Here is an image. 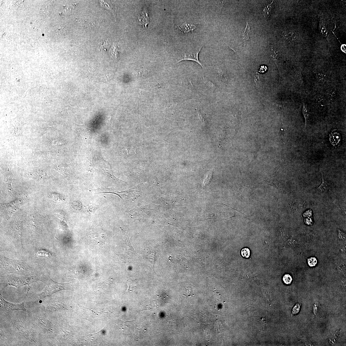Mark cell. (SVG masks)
<instances>
[{"label":"cell","instance_id":"13","mask_svg":"<svg viewBox=\"0 0 346 346\" xmlns=\"http://www.w3.org/2000/svg\"><path fill=\"white\" fill-rule=\"evenodd\" d=\"M274 1H270L264 7L263 10V13L264 17H268L270 15L271 11L272 8Z\"/></svg>","mask_w":346,"mask_h":346},{"label":"cell","instance_id":"23","mask_svg":"<svg viewBox=\"0 0 346 346\" xmlns=\"http://www.w3.org/2000/svg\"><path fill=\"white\" fill-rule=\"evenodd\" d=\"M267 70V67L264 66H261L259 69V71L260 73H265Z\"/></svg>","mask_w":346,"mask_h":346},{"label":"cell","instance_id":"16","mask_svg":"<svg viewBox=\"0 0 346 346\" xmlns=\"http://www.w3.org/2000/svg\"><path fill=\"white\" fill-rule=\"evenodd\" d=\"M336 92L333 90H330L327 92V97L331 101L335 100L336 98Z\"/></svg>","mask_w":346,"mask_h":346},{"label":"cell","instance_id":"4","mask_svg":"<svg viewBox=\"0 0 346 346\" xmlns=\"http://www.w3.org/2000/svg\"><path fill=\"white\" fill-rule=\"evenodd\" d=\"M35 280L32 278L20 279L13 277L7 280L6 283L9 285L18 287L31 283Z\"/></svg>","mask_w":346,"mask_h":346},{"label":"cell","instance_id":"1","mask_svg":"<svg viewBox=\"0 0 346 346\" xmlns=\"http://www.w3.org/2000/svg\"><path fill=\"white\" fill-rule=\"evenodd\" d=\"M1 262L3 269L10 273H20L30 270V267L25 263L1 256Z\"/></svg>","mask_w":346,"mask_h":346},{"label":"cell","instance_id":"12","mask_svg":"<svg viewBox=\"0 0 346 346\" xmlns=\"http://www.w3.org/2000/svg\"><path fill=\"white\" fill-rule=\"evenodd\" d=\"M322 182L320 186L317 189L319 193L324 194L326 193L329 190V186L328 183L323 178L322 174Z\"/></svg>","mask_w":346,"mask_h":346},{"label":"cell","instance_id":"9","mask_svg":"<svg viewBox=\"0 0 346 346\" xmlns=\"http://www.w3.org/2000/svg\"><path fill=\"white\" fill-rule=\"evenodd\" d=\"M39 325L46 331H50L52 330L51 323L48 320L43 318H40L38 320Z\"/></svg>","mask_w":346,"mask_h":346},{"label":"cell","instance_id":"3","mask_svg":"<svg viewBox=\"0 0 346 346\" xmlns=\"http://www.w3.org/2000/svg\"><path fill=\"white\" fill-rule=\"evenodd\" d=\"M203 46L192 50H187L182 54L179 58V59L177 62L178 63L184 60H190L195 61L198 63L203 68L202 65L198 59V54Z\"/></svg>","mask_w":346,"mask_h":346},{"label":"cell","instance_id":"17","mask_svg":"<svg viewBox=\"0 0 346 346\" xmlns=\"http://www.w3.org/2000/svg\"><path fill=\"white\" fill-rule=\"evenodd\" d=\"M292 280L291 276L288 274H286L284 275L283 278V282L286 285L290 284L292 282Z\"/></svg>","mask_w":346,"mask_h":346},{"label":"cell","instance_id":"10","mask_svg":"<svg viewBox=\"0 0 346 346\" xmlns=\"http://www.w3.org/2000/svg\"><path fill=\"white\" fill-rule=\"evenodd\" d=\"M251 29L248 22H247V25L244 30L241 36V39L242 40L246 43L250 39Z\"/></svg>","mask_w":346,"mask_h":346},{"label":"cell","instance_id":"15","mask_svg":"<svg viewBox=\"0 0 346 346\" xmlns=\"http://www.w3.org/2000/svg\"><path fill=\"white\" fill-rule=\"evenodd\" d=\"M55 169L57 171L60 172L61 174L63 175L64 176L66 177L67 178H68L69 174V170H67L66 167H64L62 166H57V167H55Z\"/></svg>","mask_w":346,"mask_h":346},{"label":"cell","instance_id":"14","mask_svg":"<svg viewBox=\"0 0 346 346\" xmlns=\"http://www.w3.org/2000/svg\"><path fill=\"white\" fill-rule=\"evenodd\" d=\"M46 308L48 311H55L63 309V306L58 304H50L47 305Z\"/></svg>","mask_w":346,"mask_h":346},{"label":"cell","instance_id":"8","mask_svg":"<svg viewBox=\"0 0 346 346\" xmlns=\"http://www.w3.org/2000/svg\"><path fill=\"white\" fill-rule=\"evenodd\" d=\"M329 139L331 144L334 146L339 144L341 141V136L336 130H334L329 135Z\"/></svg>","mask_w":346,"mask_h":346},{"label":"cell","instance_id":"2","mask_svg":"<svg viewBox=\"0 0 346 346\" xmlns=\"http://www.w3.org/2000/svg\"><path fill=\"white\" fill-rule=\"evenodd\" d=\"M66 290L63 284L58 283L52 279L49 280L44 291L38 295L39 299L51 296L57 292Z\"/></svg>","mask_w":346,"mask_h":346},{"label":"cell","instance_id":"19","mask_svg":"<svg viewBox=\"0 0 346 346\" xmlns=\"http://www.w3.org/2000/svg\"><path fill=\"white\" fill-rule=\"evenodd\" d=\"M242 256L245 258H249L250 255V251L248 248H244L241 251Z\"/></svg>","mask_w":346,"mask_h":346},{"label":"cell","instance_id":"7","mask_svg":"<svg viewBox=\"0 0 346 346\" xmlns=\"http://www.w3.org/2000/svg\"><path fill=\"white\" fill-rule=\"evenodd\" d=\"M22 202L19 200L14 201L11 203L4 204L3 206L6 208L7 213L9 216L11 215L21 206Z\"/></svg>","mask_w":346,"mask_h":346},{"label":"cell","instance_id":"21","mask_svg":"<svg viewBox=\"0 0 346 346\" xmlns=\"http://www.w3.org/2000/svg\"><path fill=\"white\" fill-rule=\"evenodd\" d=\"M315 75L317 80L319 81L322 82L324 80V78L322 74L319 72H316L315 73Z\"/></svg>","mask_w":346,"mask_h":346},{"label":"cell","instance_id":"22","mask_svg":"<svg viewBox=\"0 0 346 346\" xmlns=\"http://www.w3.org/2000/svg\"><path fill=\"white\" fill-rule=\"evenodd\" d=\"M316 101L317 103L320 104H323L325 102V99L321 96H317L316 98Z\"/></svg>","mask_w":346,"mask_h":346},{"label":"cell","instance_id":"18","mask_svg":"<svg viewBox=\"0 0 346 346\" xmlns=\"http://www.w3.org/2000/svg\"><path fill=\"white\" fill-rule=\"evenodd\" d=\"M308 263L311 267L316 266L317 263V259L314 257H311L307 259Z\"/></svg>","mask_w":346,"mask_h":346},{"label":"cell","instance_id":"6","mask_svg":"<svg viewBox=\"0 0 346 346\" xmlns=\"http://www.w3.org/2000/svg\"><path fill=\"white\" fill-rule=\"evenodd\" d=\"M1 300L2 303L4 304L6 308L10 311L14 310H23L26 311V310L24 307V302L21 304H13L5 301L2 297L1 294Z\"/></svg>","mask_w":346,"mask_h":346},{"label":"cell","instance_id":"20","mask_svg":"<svg viewBox=\"0 0 346 346\" xmlns=\"http://www.w3.org/2000/svg\"><path fill=\"white\" fill-rule=\"evenodd\" d=\"M300 306L298 304H297L293 307L292 313L293 315L296 314L298 313L300 310Z\"/></svg>","mask_w":346,"mask_h":346},{"label":"cell","instance_id":"5","mask_svg":"<svg viewBox=\"0 0 346 346\" xmlns=\"http://www.w3.org/2000/svg\"><path fill=\"white\" fill-rule=\"evenodd\" d=\"M178 30L183 34H186L195 30L198 28V24L188 22H183L177 26Z\"/></svg>","mask_w":346,"mask_h":346},{"label":"cell","instance_id":"24","mask_svg":"<svg viewBox=\"0 0 346 346\" xmlns=\"http://www.w3.org/2000/svg\"><path fill=\"white\" fill-rule=\"evenodd\" d=\"M259 81V75L257 74L256 75L255 77V82L256 84L257 85L258 82Z\"/></svg>","mask_w":346,"mask_h":346},{"label":"cell","instance_id":"11","mask_svg":"<svg viewBox=\"0 0 346 346\" xmlns=\"http://www.w3.org/2000/svg\"><path fill=\"white\" fill-rule=\"evenodd\" d=\"M4 180L9 189L10 191H12L11 183L13 180V176L11 172L9 169L5 173Z\"/></svg>","mask_w":346,"mask_h":346}]
</instances>
